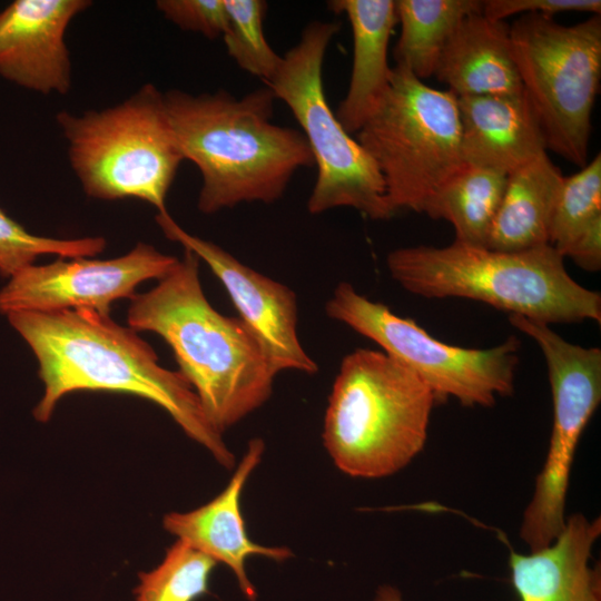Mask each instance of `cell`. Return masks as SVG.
Masks as SVG:
<instances>
[{
  "label": "cell",
  "instance_id": "1",
  "mask_svg": "<svg viewBox=\"0 0 601 601\" xmlns=\"http://www.w3.org/2000/svg\"><path fill=\"white\" fill-rule=\"evenodd\" d=\"M7 316L39 364L45 391L33 408L37 421L48 422L60 398L71 392L128 393L164 408L221 466L235 465L234 454L207 420L187 378L160 366L155 351L135 329L87 308Z\"/></svg>",
  "mask_w": 601,
  "mask_h": 601
},
{
  "label": "cell",
  "instance_id": "2",
  "mask_svg": "<svg viewBox=\"0 0 601 601\" xmlns=\"http://www.w3.org/2000/svg\"><path fill=\"white\" fill-rule=\"evenodd\" d=\"M164 100L184 159L201 175L204 214L275 203L298 169L314 166L302 131L272 122L276 98L266 86L242 98L175 89Z\"/></svg>",
  "mask_w": 601,
  "mask_h": 601
},
{
  "label": "cell",
  "instance_id": "3",
  "mask_svg": "<svg viewBox=\"0 0 601 601\" xmlns=\"http://www.w3.org/2000/svg\"><path fill=\"white\" fill-rule=\"evenodd\" d=\"M184 250L183 259L154 288L131 298L127 323L166 341L207 420L223 434L269 398L276 375L243 321L209 304L199 258Z\"/></svg>",
  "mask_w": 601,
  "mask_h": 601
},
{
  "label": "cell",
  "instance_id": "4",
  "mask_svg": "<svg viewBox=\"0 0 601 601\" xmlns=\"http://www.w3.org/2000/svg\"><path fill=\"white\" fill-rule=\"evenodd\" d=\"M391 277L424 298H466L545 324L601 323V294L575 282L550 245L500 252L459 242L408 246L386 257Z\"/></svg>",
  "mask_w": 601,
  "mask_h": 601
},
{
  "label": "cell",
  "instance_id": "5",
  "mask_svg": "<svg viewBox=\"0 0 601 601\" xmlns=\"http://www.w3.org/2000/svg\"><path fill=\"white\" fill-rule=\"evenodd\" d=\"M435 403L432 390L404 364L383 351L356 348L333 383L324 446L349 476H390L423 450Z\"/></svg>",
  "mask_w": 601,
  "mask_h": 601
},
{
  "label": "cell",
  "instance_id": "6",
  "mask_svg": "<svg viewBox=\"0 0 601 601\" xmlns=\"http://www.w3.org/2000/svg\"><path fill=\"white\" fill-rule=\"evenodd\" d=\"M71 167L93 198H138L158 214L184 159L170 125L164 93L144 85L114 107L75 116L57 115Z\"/></svg>",
  "mask_w": 601,
  "mask_h": 601
},
{
  "label": "cell",
  "instance_id": "7",
  "mask_svg": "<svg viewBox=\"0 0 601 601\" xmlns=\"http://www.w3.org/2000/svg\"><path fill=\"white\" fill-rule=\"evenodd\" d=\"M338 21H312L265 83L283 100L302 128L317 168L307 210L318 215L351 207L373 220H386L391 208L384 179L365 149L343 128L324 91L323 62Z\"/></svg>",
  "mask_w": 601,
  "mask_h": 601
},
{
  "label": "cell",
  "instance_id": "8",
  "mask_svg": "<svg viewBox=\"0 0 601 601\" xmlns=\"http://www.w3.org/2000/svg\"><path fill=\"white\" fill-rule=\"evenodd\" d=\"M376 164L394 213H423L463 162L457 97L428 87L401 65L388 89L356 132Z\"/></svg>",
  "mask_w": 601,
  "mask_h": 601
},
{
  "label": "cell",
  "instance_id": "9",
  "mask_svg": "<svg viewBox=\"0 0 601 601\" xmlns=\"http://www.w3.org/2000/svg\"><path fill=\"white\" fill-rule=\"evenodd\" d=\"M510 37L548 149L582 168L601 79V16L563 26L550 16L525 13L510 24Z\"/></svg>",
  "mask_w": 601,
  "mask_h": 601
},
{
  "label": "cell",
  "instance_id": "10",
  "mask_svg": "<svg viewBox=\"0 0 601 601\" xmlns=\"http://www.w3.org/2000/svg\"><path fill=\"white\" fill-rule=\"evenodd\" d=\"M327 316L378 344L414 372L436 402L455 398L466 407H492L514 392L520 341L510 336L491 348H465L434 338L411 318L361 295L342 282L325 305Z\"/></svg>",
  "mask_w": 601,
  "mask_h": 601
},
{
  "label": "cell",
  "instance_id": "11",
  "mask_svg": "<svg viewBox=\"0 0 601 601\" xmlns=\"http://www.w3.org/2000/svg\"><path fill=\"white\" fill-rule=\"evenodd\" d=\"M509 322L540 347L552 393L549 449L520 529L523 542L536 551L551 544L565 525L575 450L601 401V349L572 344L545 323L518 315H510Z\"/></svg>",
  "mask_w": 601,
  "mask_h": 601
},
{
  "label": "cell",
  "instance_id": "12",
  "mask_svg": "<svg viewBox=\"0 0 601 601\" xmlns=\"http://www.w3.org/2000/svg\"><path fill=\"white\" fill-rule=\"evenodd\" d=\"M179 259L139 243L112 259L85 257L30 265L10 277L0 290V313L87 308L110 316L114 302L132 298L147 279L160 280Z\"/></svg>",
  "mask_w": 601,
  "mask_h": 601
},
{
  "label": "cell",
  "instance_id": "13",
  "mask_svg": "<svg viewBox=\"0 0 601 601\" xmlns=\"http://www.w3.org/2000/svg\"><path fill=\"white\" fill-rule=\"evenodd\" d=\"M156 221L168 239L197 255L220 280L275 375L283 371L318 372L298 339L297 299L289 287L244 265L220 246L187 233L168 211L157 214Z\"/></svg>",
  "mask_w": 601,
  "mask_h": 601
},
{
  "label": "cell",
  "instance_id": "14",
  "mask_svg": "<svg viewBox=\"0 0 601 601\" xmlns=\"http://www.w3.org/2000/svg\"><path fill=\"white\" fill-rule=\"evenodd\" d=\"M87 0H16L0 12V75L30 90L65 95L71 65L65 33Z\"/></svg>",
  "mask_w": 601,
  "mask_h": 601
},
{
  "label": "cell",
  "instance_id": "15",
  "mask_svg": "<svg viewBox=\"0 0 601 601\" xmlns=\"http://www.w3.org/2000/svg\"><path fill=\"white\" fill-rule=\"evenodd\" d=\"M265 442L255 437L248 442L226 487L208 503L188 511L171 512L164 516V529L208 555L216 563L228 566L248 601H256L257 591L246 572V560L253 555L282 562L293 553L286 546H268L249 539L240 510L244 486L260 463Z\"/></svg>",
  "mask_w": 601,
  "mask_h": 601
},
{
  "label": "cell",
  "instance_id": "16",
  "mask_svg": "<svg viewBox=\"0 0 601 601\" xmlns=\"http://www.w3.org/2000/svg\"><path fill=\"white\" fill-rule=\"evenodd\" d=\"M464 164L505 173L546 154L539 118L520 95L457 97Z\"/></svg>",
  "mask_w": 601,
  "mask_h": 601
},
{
  "label": "cell",
  "instance_id": "17",
  "mask_svg": "<svg viewBox=\"0 0 601 601\" xmlns=\"http://www.w3.org/2000/svg\"><path fill=\"white\" fill-rule=\"evenodd\" d=\"M600 534V516L575 513L548 546L528 554L511 550V581L520 601H601L600 569L590 564Z\"/></svg>",
  "mask_w": 601,
  "mask_h": 601
},
{
  "label": "cell",
  "instance_id": "18",
  "mask_svg": "<svg viewBox=\"0 0 601 601\" xmlns=\"http://www.w3.org/2000/svg\"><path fill=\"white\" fill-rule=\"evenodd\" d=\"M433 76L456 97L522 93L510 24L482 10L466 16L446 42Z\"/></svg>",
  "mask_w": 601,
  "mask_h": 601
},
{
  "label": "cell",
  "instance_id": "19",
  "mask_svg": "<svg viewBox=\"0 0 601 601\" xmlns=\"http://www.w3.org/2000/svg\"><path fill=\"white\" fill-rule=\"evenodd\" d=\"M328 8L344 13L353 37V63L347 92L335 111L348 134L357 132L388 89L392 67L388 43L397 23L394 0H333Z\"/></svg>",
  "mask_w": 601,
  "mask_h": 601
},
{
  "label": "cell",
  "instance_id": "20",
  "mask_svg": "<svg viewBox=\"0 0 601 601\" xmlns=\"http://www.w3.org/2000/svg\"><path fill=\"white\" fill-rule=\"evenodd\" d=\"M564 176L543 154L509 173L486 248L518 252L549 244L555 203Z\"/></svg>",
  "mask_w": 601,
  "mask_h": 601
},
{
  "label": "cell",
  "instance_id": "21",
  "mask_svg": "<svg viewBox=\"0 0 601 601\" xmlns=\"http://www.w3.org/2000/svg\"><path fill=\"white\" fill-rule=\"evenodd\" d=\"M508 173L463 164L430 198L423 213L449 221L455 242L486 247L501 204Z\"/></svg>",
  "mask_w": 601,
  "mask_h": 601
},
{
  "label": "cell",
  "instance_id": "22",
  "mask_svg": "<svg viewBox=\"0 0 601 601\" xmlns=\"http://www.w3.org/2000/svg\"><path fill=\"white\" fill-rule=\"evenodd\" d=\"M400 38L394 47L395 65L408 69L420 80L434 75L439 58L466 16L481 11L479 0H397Z\"/></svg>",
  "mask_w": 601,
  "mask_h": 601
},
{
  "label": "cell",
  "instance_id": "23",
  "mask_svg": "<svg viewBox=\"0 0 601 601\" xmlns=\"http://www.w3.org/2000/svg\"><path fill=\"white\" fill-rule=\"evenodd\" d=\"M601 230V156L564 177L551 220L549 244L565 258L583 237Z\"/></svg>",
  "mask_w": 601,
  "mask_h": 601
},
{
  "label": "cell",
  "instance_id": "24",
  "mask_svg": "<svg viewBox=\"0 0 601 601\" xmlns=\"http://www.w3.org/2000/svg\"><path fill=\"white\" fill-rule=\"evenodd\" d=\"M216 562L177 540L151 571L139 573L136 601H196L208 591Z\"/></svg>",
  "mask_w": 601,
  "mask_h": 601
},
{
  "label": "cell",
  "instance_id": "25",
  "mask_svg": "<svg viewBox=\"0 0 601 601\" xmlns=\"http://www.w3.org/2000/svg\"><path fill=\"white\" fill-rule=\"evenodd\" d=\"M228 26L223 36L230 58L248 73L268 81L283 57L274 51L264 35L267 3L263 0H225Z\"/></svg>",
  "mask_w": 601,
  "mask_h": 601
},
{
  "label": "cell",
  "instance_id": "26",
  "mask_svg": "<svg viewBox=\"0 0 601 601\" xmlns=\"http://www.w3.org/2000/svg\"><path fill=\"white\" fill-rule=\"evenodd\" d=\"M106 247L102 237L58 239L32 235L0 209V275L12 277L45 254L62 258L95 256Z\"/></svg>",
  "mask_w": 601,
  "mask_h": 601
},
{
  "label": "cell",
  "instance_id": "27",
  "mask_svg": "<svg viewBox=\"0 0 601 601\" xmlns=\"http://www.w3.org/2000/svg\"><path fill=\"white\" fill-rule=\"evenodd\" d=\"M156 7L181 30L209 39L223 37L228 26L225 0H159Z\"/></svg>",
  "mask_w": 601,
  "mask_h": 601
},
{
  "label": "cell",
  "instance_id": "28",
  "mask_svg": "<svg viewBox=\"0 0 601 601\" xmlns=\"http://www.w3.org/2000/svg\"><path fill=\"white\" fill-rule=\"evenodd\" d=\"M579 11L601 13L600 0H487L482 12L490 19L504 20L514 14L541 13L553 17L556 13Z\"/></svg>",
  "mask_w": 601,
  "mask_h": 601
},
{
  "label": "cell",
  "instance_id": "29",
  "mask_svg": "<svg viewBox=\"0 0 601 601\" xmlns=\"http://www.w3.org/2000/svg\"><path fill=\"white\" fill-rule=\"evenodd\" d=\"M375 601H402L401 593L393 587L378 589Z\"/></svg>",
  "mask_w": 601,
  "mask_h": 601
}]
</instances>
